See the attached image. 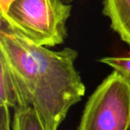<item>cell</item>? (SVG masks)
<instances>
[{
  "instance_id": "52a82bcc",
  "label": "cell",
  "mask_w": 130,
  "mask_h": 130,
  "mask_svg": "<svg viewBox=\"0 0 130 130\" xmlns=\"http://www.w3.org/2000/svg\"><path fill=\"white\" fill-rule=\"evenodd\" d=\"M99 61L109 65L130 80V56H108L99 59Z\"/></svg>"
},
{
  "instance_id": "277c9868",
  "label": "cell",
  "mask_w": 130,
  "mask_h": 130,
  "mask_svg": "<svg viewBox=\"0 0 130 130\" xmlns=\"http://www.w3.org/2000/svg\"><path fill=\"white\" fill-rule=\"evenodd\" d=\"M103 13L130 49V0H103Z\"/></svg>"
},
{
  "instance_id": "7a4b0ae2",
  "label": "cell",
  "mask_w": 130,
  "mask_h": 130,
  "mask_svg": "<svg viewBox=\"0 0 130 130\" xmlns=\"http://www.w3.org/2000/svg\"><path fill=\"white\" fill-rule=\"evenodd\" d=\"M71 10L62 0H15L1 16L33 43L54 46L67 38Z\"/></svg>"
},
{
  "instance_id": "9c48e42d",
  "label": "cell",
  "mask_w": 130,
  "mask_h": 130,
  "mask_svg": "<svg viewBox=\"0 0 130 130\" xmlns=\"http://www.w3.org/2000/svg\"><path fill=\"white\" fill-rule=\"evenodd\" d=\"M13 1H15V0H0V9H1V13L6 12V10L8 9L10 5H11Z\"/></svg>"
},
{
  "instance_id": "8992f818",
  "label": "cell",
  "mask_w": 130,
  "mask_h": 130,
  "mask_svg": "<svg viewBox=\"0 0 130 130\" xmlns=\"http://www.w3.org/2000/svg\"><path fill=\"white\" fill-rule=\"evenodd\" d=\"M12 130H45L38 113L31 105L14 110Z\"/></svg>"
},
{
  "instance_id": "30bf717a",
  "label": "cell",
  "mask_w": 130,
  "mask_h": 130,
  "mask_svg": "<svg viewBox=\"0 0 130 130\" xmlns=\"http://www.w3.org/2000/svg\"><path fill=\"white\" fill-rule=\"evenodd\" d=\"M63 2L67 3V4H70V3H71L72 1H74V0H62Z\"/></svg>"
},
{
  "instance_id": "5b68a950",
  "label": "cell",
  "mask_w": 130,
  "mask_h": 130,
  "mask_svg": "<svg viewBox=\"0 0 130 130\" xmlns=\"http://www.w3.org/2000/svg\"><path fill=\"white\" fill-rule=\"evenodd\" d=\"M1 66V86H0V103L6 104L9 108L14 109L28 106L24 103L19 89L18 84L10 70L5 57L0 54Z\"/></svg>"
},
{
  "instance_id": "ba28073f",
  "label": "cell",
  "mask_w": 130,
  "mask_h": 130,
  "mask_svg": "<svg viewBox=\"0 0 130 130\" xmlns=\"http://www.w3.org/2000/svg\"><path fill=\"white\" fill-rule=\"evenodd\" d=\"M0 130H12V124L10 123L9 107L4 103H0Z\"/></svg>"
},
{
  "instance_id": "3957f363",
  "label": "cell",
  "mask_w": 130,
  "mask_h": 130,
  "mask_svg": "<svg viewBox=\"0 0 130 130\" xmlns=\"http://www.w3.org/2000/svg\"><path fill=\"white\" fill-rule=\"evenodd\" d=\"M78 130H130V80L113 71L84 108Z\"/></svg>"
},
{
  "instance_id": "6da1fadb",
  "label": "cell",
  "mask_w": 130,
  "mask_h": 130,
  "mask_svg": "<svg viewBox=\"0 0 130 130\" xmlns=\"http://www.w3.org/2000/svg\"><path fill=\"white\" fill-rule=\"evenodd\" d=\"M0 54L8 63L22 100L38 113L45 130H58L86 87L75 61L77 50L51 51L37 45L0 17Z\"/></svg>"
}]
</instances>
